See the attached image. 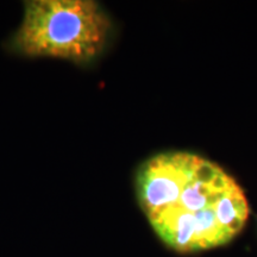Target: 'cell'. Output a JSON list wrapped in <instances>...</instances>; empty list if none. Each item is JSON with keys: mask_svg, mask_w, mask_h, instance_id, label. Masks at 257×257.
Returning <instances> with one entry per match:
<instances>
[{"mask_svg": "<svg viewBox=\"0 0 257 257\" xmlns=\"http://www.w3.org/2000/svg\"><path fill=\"white\" fill-rule=\"evenodd\" d=\"M136 193L157 236L179 252L229 243L249 217L248 200L236 180L191 153L147 160L136 174Z\"/></svg>", "mask_w": 257, "mask_h": 257, "instance_id": "obj_1", "label": "cell"}, {"mask_svg": "<svg viewBox=\"0 0 257 257\" xmlns=\"http://www.w3.org/2000/svg\"><path fill=\"white\" fill-rule=\"evenodd\" d=\"M112 23L93 0H29L10 46L28 57H51L76 64L104 51Z\"/></svg>", "mask_w": 257, "mask_h": 257, "instance_id": "obj_2", "label": "cell"}]
</instances>
